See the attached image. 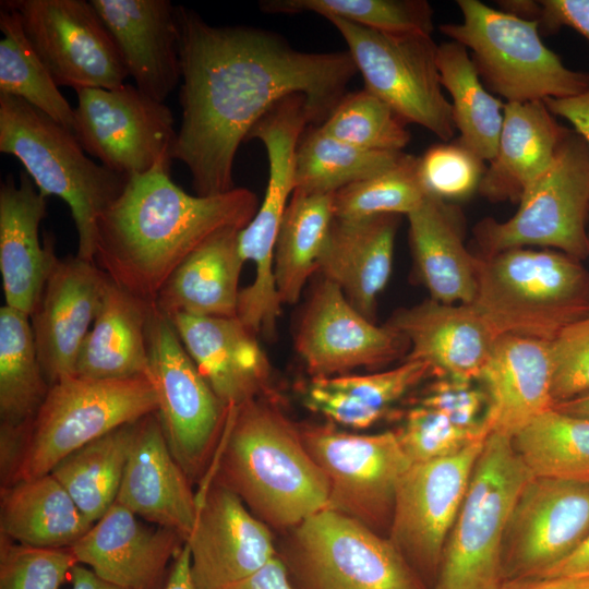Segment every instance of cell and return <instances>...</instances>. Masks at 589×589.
Listing matches in <instances>:
<instances>
[{"label": "cell", "instance_id": "obj_36", "mask_svg": "<svg viewBox=\"0 0 589 589\" xmlns=\"http://www.w3.org/2000/svg\"><path fill=\"white\" fill-rule=\"evenodd\" d=\"M436 59L442 86L452 97L457 141L490 163L496 153L505 103L488 92L462 45L453 40L438 45Z\"/></svg>", "mask_w": 589, "mask_h": 589}, {"label": "cell", "instance_id": "obj_32", "mask_svg": "<svg viewBox=\"0 0 589 589\" xmlns=\"http://www.w3.org/2000/svg\"><path fill=\"white\" fill-rule=\"evenodd\" d=\"M152 305L109 278L74 375L92 380L147 375L146 332Z\"/></svg>", "mask_w": 589, "mask_h": 589}, {"label": "cell", "instance_id": "obj_15", "mask_svg": "<svg viewBox=\"0 0 589 589\" xmlns=\"http://www.w3.org/2000/svg\"><path fill=\"white\" fill-rule=\"evenodd\" d=\"M58 86L116 88L129 77L105 23L91 1L4 0Z\"/></svg>", "mask_w": 589, "mask_h": 589}, {"label": "cell", "instance_id": "obj_40", "mask_svg": "<svg viewBox=\"0 0 589 589\" xmlns=\"http://www.w3.org/2000/svg\"><path fill=\"white\" fill-rule=\"evenodd\" d=\"M405 154L363 149L333 137L320 125H309L297 147L294 190L335 193L388 170Z\"/></svg>", "mask_w": 589, "mask_h": 589}, {"label": "cell", "instance_id": "obj_56", "mask_svg": "<svg viewBox=\"0 0 589 589\" xmlns=\"http://www.w3.org/2000/svg\"><path fill=\"white\" fill-rule=\"evenodd\" d=\"M71 589H123L98 577L88 567L76 564L71 570Z\"/></svg>", "mask_w": 589, "mask_h": 589}, {"label": "cell", "instance_id": "obj_16", "mask_svg": "<svg viewBox=\"0 0 589 589\" xmlns=\"http://www.w3.org/2000/svg\"><path fill=\"white\" fill-rule=\"evenodd\" d=\"M484 441L453 456L411 464L400 477L387 538L417 574L437 573Z\"/></svg>", "mask_w": 589, "mask_h": 589}, {"label": "cell", "instance_id": "obj_30", "mask_svg": "<svg viewBox=\"0 0 589 589\" xmlns=\"http://www.w3.org/2000/svg\"><path fill=\"white\" fill-rule=\"evenodd\" d=\"M409 242L416 267L431 299L452 304L474 300L480 257L464 243L459 213L426 195L410 214Z\"/></svg>", "mask_w": 589, "mask_h": 589}, {"label": "cell", "instance_id": "obj_5", "mask_svg": "<svg viewBox=\"0 0 589 589\" xmlns=\"http://www.w3.org/2000/svg\"><path fill=\"white\" fill-rule=\"evenodd\" d=\"M0 152L15 156L48 197L70 207L79 236L76 256L94 262L97 224L128 177L93 161L73 131L17 97L0 94Z\"/></svg>", "mask_w": 589, "mask_h": 589}, {"label": "cell", "instance_id": "obj_45", "mask_svg": "<svg viewBox=\"0 0 589 589\" xmlns=\"http://www.w3.org/2000/svg\"><path fill=\"white\" fill-rule=\"evenodd\" d=\"M395 432L411 464L453 456L489 435L485 424L464 428L440 411L419 405L408 410Z\"/></svg>", "mask_w": 589, "mask_h": 589}, {"label": "cell", "instance_id": "obj_28", "mask_svg": "<svg viewBox=\"0 0 589 589\" xmlns=\"http://www.w3.org/2000/svg\"><path fill=\"white\" fill-rule=\"evenodd\" d=\"M398 224L399 215L394 214L334 218L318 260L323 278L336 284L369 320L390 278Z\"/></svg>", "mask_w": 589, "mask_h": 589}, {"label": "cell", "instance_id": "obj_29", "mask_svg": "<svg viewBox=\"0 0 589 589\" xmlns=\"http://www.w3.org/2000/svg\"><path fill=\"white\" fill-rule=\"evenodd\" d=\"M568 131L544 100L505 104L496 153L483 173L480 193L493 202L519 203L550 167Z\"/></svg>", "mask_w": 589, "mask_h": 589}, {"label": "cell", "instance_id": "obj_34", "mask_svg": "<svg viewBox=\"0 0 589 589\" xmlns=\"http://www.w3.org/2000/svg\"><path fill=\"white\" fill-rule=\"evenodd\" d=\"M92 525L51 473L1 488L0 534L14 542L67 549Z\"/></svg>", "mask_w": 589, "mask_h": 589}, {"label": "cell", "instance_id": "obj_27", "mask_svg": "<svg viewBox=\"0 0 589 589\" xmlns=\"http://www.w3.org/2000/svg\"><path fill=\"white\" fill-rule=\"evenodd\" d=\"M488 397L484 424L490 433L513 436L554 407L549 341L502 335L479 378Z\"/></svg>", "mask_w": 589, "mask_h": 589}, {"label": "cell", "instance_id": "obj_21", "mask_svg": "<svg viewBox=\"0 0 589 589\" xmlns=\"http://www.w3.org/2000/svg\"><path fill=\"white\" fill-rule=\"evenodd\" d=\"M184 539L176 531L147 526L115 503L70 549L77 562L123 589H164L169 566Z\"/></svg>", "mask_w": 589, "mask_h": 589}, {"label": "cell", "instance_id": "obj_59", "mask_svg": "<svg viewBox=\"0 0 589 589\" xmlns=\"http://www.w3.org/2000/svg\"><path fill=\"white\" fill-rule=\"evenodd\" d=\"M588 241H589V220H588Z\"/></svg>", "mask_w": 589, "mask_h": 589}, {"label": "cell", "instance_id": "obj_42", "mask_svg": "<svg viewBox=\"0 0 589 589\" xmlns=\"http://www.w3.org/2000/svg\"><path fill=\"white\" fill-rule=\"evenodd\" d=\"M268 14L316 13L389 34L433 32V10L425 0H262Z\"/></svg>", "mask_w": 589, "mask_h": 589}, {"label": "cell", "instance_id": "obj_3", "mask_svg": "<svg viewBox=\"0 0 589 589\" xmlns=\"http://www.w3.org/2000/svg\"><path fill=\"white\" fill-rule=\"evenodd\" d=\"M211 478L269 528L290 530L326 508L327 478L300 429L265 398L231 406Z\"/></svg>", "mask_w": 589, "mask_h": 589}, {"label": "cell", "instance_id": "obj_43", "mask_svg": "<svg viewBox=\"0 0 589 589\" xmlns=\"http://www.w3.org/2000/svg\"><path fill=\"white\" fill-rule=\"evenodd\" d=\"M425 196L418 175V157L405 154L388 170L336 191L334 217L359 219L382 214L408 215Z\"/></svg>", "mask_w": 589, "mask_h": 589}, {"label": "cell", "instance_id": "obj_1", "mask_svg": "<svg viewBox=\"0 0 589 589\" xmlns=\"http://www.w3.org/2000/svg\"><path fill=\"white\" fill-rule=\"evenodd\" d=\"M176 16L182 122L172 158L187 166L200 196L236 188L237 151L274 104L302 94L311 125H321L358 73L348 51H300L277 33L213 26L183 5Z\"/></svg>", "mask_w": 589, "mask_h": 589}, {"label": "cell", "instance_id": "obj_35", "mask_svg": "<svg viewBox=\"0 0 589 589\" xmlns=\"http://www.w3.org/2000/svg\"><path fill=\"white\" fill-rule=\"evenodd\" d=\"M334 193L294 190L285 209L274 253V276L281 304H294L317 271L332 223Z\"/></svg>", "mask_w": 589, "mask_h": 589}, {"label": "cell", "instance_id": "obj_8", "mask_svg": "<svg viewBox=\"0 0 589 589\" xmlns=\"http://www.w3.org/2000/svg\"><path fill=\"white\" fill-rule=\"evenodd\" d=\"M156 410L157 395L148 375L60 378L50 385L27 426L13 483L50 473L76 449Z\"/></svg>", "mask_w": 589, "mask_h": 589}, {"label": "cell", "instance_id": "obj_58", "mask_svg": "<svg viewBox=\"0 0 589 589\" xmlns=\"http://www.w3.org/2000/svg\"><path fill=\"white\" fill-rule=\"evenodd\" d=\"M554 408L589 420V392L554 405Z\"/></svg>", "mask_w": 589, "mask_h": 589}, {"label": "cell", "instance_id": "obj_4", "mask_svg": "<svg viewBox=\"0 0 589 589\" xmlns=\"http://www.w3.org/2000/svg\"><path fill=\"white\" fill-rule=\"evenodd\" d=\"M471 303L502 335L551 342L589 315V272L551 249L514 248L479 256Z\"/></svg>", "mask_w": 589, "mask_h": 589}, {"label": "cell", "instance_id": "obj_23", "mask_svg": "<svg viewBox=\"0 0 589 589\" xmlns=\"http://www.w3.org/2000/svg\"><path fill=\"white\" fill-rule=\"evenodd\" d=\"M116 503L185 541L197 512L191 480L171 454L156 411L140 419Z\"/></svg>", "mask_w": 589, "mask_h": 589}, {"label": "cell", "instance_id": "obj_41", "mask_svg": "<svg viewBox=\"0 0 589 589\" xmlns=\"http://www.w3.org/2000/svg\"><path fill=\"white\" fill-rule=\"evenodd\" d=\"M0 94L17 97L73 131L74 109L37 56L17 13L1 4Z\"/></svg>", "mask_w": 589, "mask_h": 589}, {"label": "cell", "instance_id": "obj_11", "mask_svg": "<svg viewBox=\"0 0 589 589\" xmlns=\"http://www.w3.org/2000/svg\"><path fill=\"white\" fill-rule=\"evenodd\" d=\"M148 377L169 449L191 482L206 474L221 441L230 407L200 373L171 322L156 306L147 323Z\"/></svg>", "mask_w": 589, "mask_h": 589}, {"label": "cell", "instance_id": "obj_49", "mask_svg": "<svg viewBox=\"0 0 589 589\" xmlns=\"http://www.w3.org/2000/svg\"><path fill=\"white\" fill-rule=\"evenodd\" d=\"M473 382L438 376L425 387L417 405L437 410L460 426H480L484 424L488 397Z\"/></svg>", "mask_w": 589, "mask_h": 589}, {"label": "cell", "instance_id": "obj_24", "mask_svg": "<svg viewBox=\"0 0 589 589\" xmlns=\"http://www.w3.org/2000/svg\"><path fill=\"white\" fill-rule=\"evenodd\" d=\"M135 86L165 103L181 79L176 5L169 0H91Z\"/></svg>", "mask_w": 589, "mask_h": 589}, {"label": "cell", "instance_id": "obj_54", "mask_svg": "<svg viewBox=\"0 0 589 589\" xmlns=\"http://www.w3.org/2000/svg\"><path fill=\"white\" fill-rule=\"evenodd\" d=\"M539 576H589V533L568 556Z\"/></svg>", "mask_w": 589, "mask_h": 589}, {"label": "cell", "instance_id": "obj_33", "mask_svg": "<svg viewBox=\"0 0 589 589\" xmlns=\"http://www.w3.org/2000/svg\"><path fill=\"white\" fill-rule=\"evenodd\" d=\"M432 374L428 363L406 360L372 374L315 376L303 387L301 399L305 408L333 423L365 429Z\"/></svg>", "mask_w": 589, "mask_h": 589}, {"label": "cell", "instance_id": "obj_26", "mask_svg": "<svg viewBox=\"0 0 589 589\" xmlns=\"http://www.w3.org/2000/svg\"><path fill=\"white\" fill-rule=\"evenodd\" d=\"M47 197L37 192L25 170L20 183L8 178L0 188V272L5 305L28 316L38 304L46 280L58 259L55 238L39 226Z\"/></svg>", "mask_w": 589, "mask_h": 589}, {"label": "cell", "instance_id": "obj_48", "mask_svg": "<svg viewBox=\"0 0 589 589\" xmlns=\"http://www.w3.org/2000/svg\"><path fill=\"white\" fill-rule=\"evenodd\" d=\"M550 348L554 405L589 392V315L565 327Z\"/></svg>", "mask_w": 589, "mask_h": 589}, {"label": "cell", "instance_id": "obj_25", "mask_svg": "<svg viewBox=\"0 0 589 589\" xmlns=\"http://www.w3.org/2000/svg\"><path fill=\"white\" fill-rule=\"evenodd\" d=\"M200 373L226 406L238 407L266 392L269 364L256 335L237 316L169 317Z\"/></svg>", "mask_w": 589, "mask_h": 589}, {"label": "cell", "instance_id": "obj_39", "mask_svg": "<svg viewBox=\"0 0 589 589\" xmlns=\"http://www.w3.org/2000/svg\"><path fill=\"white\" fill-rule=\"evenodd\" d=\"M532 477L589 484V420L551 408L513 436Z\"/></svg>", "mask_w": 589, "mask_h": 589}, {"label": "cell", "instance_id": "obj_7", "mask_svg": "<svg viewBox=\"0 0 589 589\" xmlns=\"http://www.w3.org/2000/svg\"><path fill=\"white\" fill-rule=\"evenodd\" d=\"M460 23L442 34L471 51L484 85L507 103L563 98L589 87V74L567 68L545 46L537 21L517 17L479 0H458Z\"/></svg>", "mask_w": 589, "mask_h": 589}, {"label": "cell", "instance_id": "obj_46", "mask_svg": "<svg viewBox=\"0 0 589 589\" xmlns=\"http://www.w3.org/2000/svg\"><path fill=\"white\" fill-rule=\"evenodd\" d=\"M484 171V161L457 140L433 145L418 157L424 192L444 202L468 197L479 190Z\"/></svg>", "mask_w": 589, "mask_h": 589}, {"label": "cell", "instance_id": "obj_13", "mask_svg": "<svg viewBox=\"0 0 589 589\" xmlns=\"http://www.w3.org/2000/svg\"><path fill=\"white\" fill-rule=\"evenodd\" d=\"M300 433L325 473L327 507L375 532L389 528L397 483L411 465L395 431L354 434L333 425H305Z\"/></svg>", "mask_w": 589, "mask_h": 589}, {"label": "cell", "instance_id": "obj_14", "mask_svg": "<svg viewBox=\"0 0 589 589\" xmlns=\"http://www.w3.org/2000/svg\"><path fill=\"white\" fill-rule=\"evenodd\" d=\"M73 133L86 154L123 176L172 163L177 139L171 109L127 84L76 91Z\"/></svg>", "mask_w": 589, "mask_h": 589}, {"label": "cell", "instance_id": "obj_53", "mask_svg": "<svg viewBox=\"0 0 589 589\" xmlns=\"http://www.w3.org/2000/svg\"><path fill=\"white\" fill-rule=\"evenodd\" d=\"M497 589H589V576L517 577L503 580Z\"/></svg>", "mask_w": 589, "mask_h": 589}, {"label": "cell", "instance_id": "obj_6", "mask_svg": "<svg viewBox=\"0 0 589 589\" xmlns=\"http://www.w3.org/2000/svg\"><path fill=\"white\" fill-rule=\"evenodd\" d=\"M532 476L513 438L490 433L448 534L433 589H497L507 524Z\"/></svg>", "mask_w": 589, "mask_h": 589}, {"label": "cell", "instance_id": "obj_37", "mask_svg": "<svg viewBox=\"0 0 589 589\" xmlns=\"http://www.w3.org/2000/svg\"><path fill=\"white\" fill-rule=\"evenodd\" d=\"M49 388L29 316L4 304L0 309V426L27 428Z\"/></svg>", "mask_w": 589, "mask_h": 589}, {"label": "cell", "instance_id": "obj_22", "mask_svg": "<svg viewBox=\"0 0 589 589\" xmlns=\"http://www.w3.org/2000/svg\"><path fill=\"white\" fill-rule=\"evenodd\" d=\"M408 341L406 360L428 363L437 376L479 381L498 334L472 304L425 300L386 323Z\"/></svg>", "mask_w": 589, "mask_h": 589}, {"label": "cell", "instance_id": "obj_57", "mask_svg": "<svg viewBox=\"0 0 589 589\" xmlns=\"http://www.w3.org/2000/svg\"><path fill=\"white\" fill-rule=\"evenodd\" d=\"M500 10L517 17L539 21L541 14L540 1L531 0H505L498 1Z\"/></svg>", "mask_w": 589, "mask_h": 589}, {"label": "cell", "instance_id": "obj_55", "mask_svg": "<svg viewBox=\"0 0 589 589\" xmlns=\"http://www.w3.org/2000/svg\"><path fill=\"white\" fill-rule=\"evenodd\" d=\"M164 589H197L192 577L190 551L185 542L170 566Z\"/></svg>", "mask_w": 589, "mask_h": 589}, {"label": "cell", "instance_id": "obj_38", "mask_svg": "<svg viewBox=\"0 0 589 589\" xmlns=\"http://www.w3.org/2000/svg\"><path fill=\"white\" fill-rule=\"evenodd\" d=\"M136 422L121 425L76 449L50 472L92 524L116 503Z\"/></svg>", "mask_w": 589, "mask_h": 589}, {"label": "cell", "instance_id": "obj_10", "mask_svg": "<svg viewBox=\"0 0 589 589\" xmlns=\"http://www.w3.org/2000/svg\"><path fill=\"white\" fill-rule=\"evenodd\" d=\"M518 204L507 220L477 224L481 256L514 248L551 249L579 261L589 256V148L575 131Z\"/></svg>", "mask_w": 589, "mask_h": 589}, {"label": "cell", "instance_id": "obj_17", "mask_svg": "<svg viewBox=\"0 0 589 589\" xmlns=\"http://www.w3.org/2000/svg\"><path fill=\"white\" fill-rule=\"evenodd\" d=\"M589 533V484L531 477L520 491L504 539V580L539 576Z\"/></svg>", "mask_w": 589, "mask_h": 589}, {"label": "cell", "instance_id": "obj_18", "mask_svg": "<svg viewBox=\"0 0 589 589\" xmlns=\"http://www.w3.org/2000/svg\"><path fill=\"white\" fill-rule=\"evenodd\" d=\"M294 345L312 377L381 366L409 350L401 334L386 324L375 325L325 278L305 306Z\"/></svg>", "mask_w": 589, "mask_h": 589}, {"label": "cell", "instance_id": "obj_44", "mask_svg": "<svg viewBox=\"0 0 589 589\" xmlns=\"http://www.w3.org/2000/svg\"><path fill=\"white\" fill-rule=\"evenodd\" d=\"M387 104L363 88L346 94L321 129L342 142L378 152H402L410 132Z\"/></svg>", "mask_w": 589, "mask_h": 589}, {"label": "cell", "instance_id": "obj_51", "mask_svg": "<svg viewBox=\"0 0 589 589\" xmlns=\"http://www.w3.org/2000/svg\"><path fill=\"white\" fill-rule=\"evenodd\" d=\"M550 112L567 120L589 148V87L584 92L563 98L544 100Z\"/></svg>", "mask_w": 589, "mask_h": 589}, {"label": "cell", "instance_id": "obj_12", "mask_svg": "<svg viewBox=\"0 0 589 589\" xmlns=\"http://www.w3.org/2000/svg\"><path fill=\"white\" fill-rule=\"evenodd\" d=\"M348 46L364 88L404 121L449 142L456 133L450 101L442 91L437 46L431 35L389 34L327 19Z\"/></svg>", "mask_w": 589, "mask_h": 589}, {"label": "cell", "instance_id": "obj_52", "mask_svg": "<svg viewBox=\"0 0 589 589\" xmlns=\"http://www.w3.org/2000/svg\"><path fill=\"white\" fill-rule=\"evenodd\" d=\"M226 589H293L290 575L279 554L249 577Z\"/></svg>", "mask_w": 589, "mask_h": 589}, {"label": "cell", "instance_id": "obj_31", "mask_svg": "<svg viewBox=\"0 0 589 589\" xmlns=\"http://www.w3.org/2000/svg\"><path fill=\"white\" fill-rule=\"evenodd\" d=\"M239 231L223 230L194 250L161 287L156 309L168 318L180 313L236 317L244 264Z\"/></svg>", "mask_w": 589, "mask_h": 589}, {"label": "cell", "instance_id": "obj_47", "mask_svg": "<svg viewBox=\"0 0 589 589\" xmlns=\"http://www.w3.org/2000/svg\"><path fill=\"white\" fill-rule=\"evenodd\" d=\"M76 564L70 548H36L0 534V589H59Z\"/></svg>", "mask_w": 589, "mask_h": 589}, {"label": "cell", "instance_id": "obj_50", "mask_svg": "<svg viewBox=\"0 0 589 589\" xmlns=\"http://www.w3.org/2000/svg\"><path fill=\"white\" fill-rule=\"evenodd\" d=\"M540 32L551 34L569 27L589 41V0H540Z\"/></svg>", "mask_w": 589, "mask_h": 589}, {"label": "cell", "instance_id": "obj_2", "mask_svg": "<svg viewBox=\"0 0 589 589\" xmlns=\"http://www.w3.org/2000/svg\"><path fill=\"white\" fill-rule=\"evenodd\" d=\"M170 163L128 177L97 224L95 264L119 287L154 303L173 271L202 243L243 229L259 209L245 188L191 195L170 176Z\"/></svg>", "mask_w": 589, "mask_h": 589}, {"label": "cell", "instance_id": "obj_20", "mask_svg": "<svg viewBox=\"0 0 589 589\" xmlns=\"http://www.w3.org/2000/svg\"><path fill=\"white\" fill-rule=\"evenodd\" d=\"M108 280L95 262L76 255L56 260L29 316L37 357L50 385L75 374Z\"/></svg>", "mask_w": 589, "mask_h": 589}, {"label": "cell", "instance_id": "obj_19", "mask_svg": "<svg viewBox=\"0 0 589 589\" xmlns=\"http://www.w3.org/2000/svg\"><path fill=\"white\" fill-rule=\"evenodd\" d=\"M196 500L195 521L184 542L197 589H226L278 554L271 528L233 492L207 480Z\"/></svg>", "mask_w": 589, "mask_h": 589}, {"label": "cell", "instance_id": "obj_9", "mask_svg": "<svg viewBox=\"0 0 589 589\" xmlns=\"http://www.w3.org/2000/svg\"><path fill=\"white\" fill-rule=\"evenodd\" d=\"M288 531L281 558L302 589H423L388 538L342 513L323 508Z\"/></svg>", "mask_w": 589, "mask_h": 589}]
</instances>
